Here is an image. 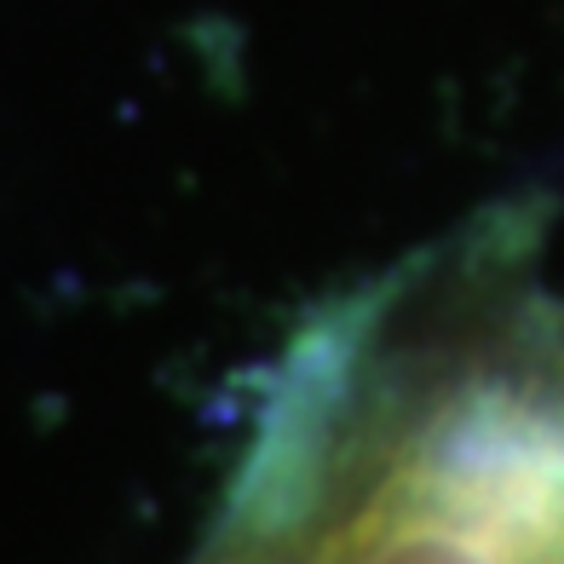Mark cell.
<instances>
[{"mask_svg":"<svg viewBox=\"0 0 564 564\" xmlns=\"http://www.w3.org/2000/svg\"><path fill=\"white\" fill-rule=\"evenodd\" d=\"M191 564H564V312L490 242L312 323Z\"/></svg>","mask_w":564,"mask_h":564,"instance_id":"cell-1","label":"cell"}]
</instances>
